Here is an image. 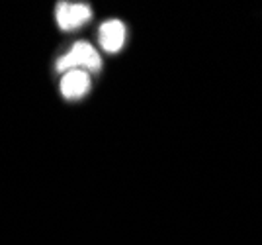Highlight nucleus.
<instances>
[{"instance_id": "obj_4", "label": "nucleus", "mask_w": 262, "mask_h": 245, "mask_svg": "<svg viewBox=\"0 0 262 245\" xmlns=\"http://www.w3.org/2000/svg\"><path fill=\"white\" fill-rule=\"evenodd\" d=\"M100 45L108 53H118L125 44V26L120 20H108L100 26Z\"/></svg>"}, {"instance_id": "obj_3", "label": "nucleus", "mask_w": 262, "mask_h": 245, "mask_svg": "<svg viewBox=\"0 0 262 245\" xmlns=\"http://www.w3.org/2000/svg\"><path fill=\"white\" fill-rule=\"evenodd\" d=\"M88 90H90V75H88V71L75 69V71L65 73L63 78H61V94L69 100L84 96Z\"/></svg>"}, {"instance_id": "obj_1", "label": "nucleus", "mask_w": 262, "mask_h": 245, "mask_svg": "<svg viewBox=\"0 0 262 245\" xmlns=\"http://www.w3.org/2000/svg\"><path fill=\"white\" fill-rule=\"evenodd\" d=\"M102 67V59L100 53L86 42H78L71 47V51L65 53L57 61V71L59 73H69L75 69H82V71H98Z\"/></svg>"}, {"instance_id": "obj_2", "label": "nucleus", "mask_w": 262, "mask_h": 245, "mask_svg": "<svg viewBox=\"0 0 262 245\" xmlns=\"http://www.w3.org/2000/svg\"><path fill=\"white\" fill-rule=\"evenodd\" d=\"M55 16L61 30H77L90 20L92 10L84 2H59Z\"/></svg>"}]
</instances>
